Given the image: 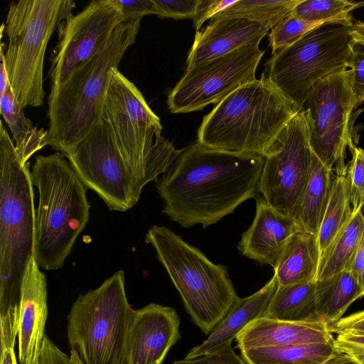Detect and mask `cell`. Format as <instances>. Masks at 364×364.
<instances>
[{
	"instance_id": "obj_1",
	"label": "cell",
	"mask_w": 364,
	"mask_h": 364,
	"mask_svg": "<svg viewBox=\"0 0 364 364\" xmlns=\"http://www.w3.org/2000/svg\"><path fill=\"white\" fill-rule=\"evenodd\" d=\"M264 156L217 150L197 140L156 181L163 213L184 228L213 225L257 196Z\"/></svg>"
},
{
	"instance_id": "obj_2",
	"label": "cell",
	"mask_w": 364,
	"mask_h": 364,
	"mask_svg": "<svg viewBox=\"0 0 364 364\" xmlns=\"http://www.w3.org/2000/svg\"><path fill=\"white\" fill-rule=\"evenodd\" d=\"M141 20L121 23L103 49L78 68L48 98V145L63 153L103 119L106 95L124 54L136 41Z\"/></svg>"
},
{
	"instance_id": "obj_3",
	"label": "cell",
	"mask_w": 364,
	"mask_h": 364,
	"mask_svg": "<svg viewBox=\"0 0 364 364\" xmlns=\"http://www.w3.org/2000/svg\"><path fill=\"white\" fill-rule=\"evenodd\" d=\"M300 109L263 73L206 114L197 141L217 150L264 156Z\"/></svg>"
},
{
	"instance_id": "obj_4",
	"label": "cell",
	"mask_w": 364,
	"mask_h": 364,
	"mask_svg": "<svg viewBox=\"0 0 364 364\" xmlns=\"http://www.w3.org/2000/svg\"><path fill=\"white\" fill-rule=\"evenodd\" d=\"M36 215L29 162L22 161L0 122V313L18 306L35 257Z\"/></svg>"
},
{
	"instance_id": "obj_5",
	"label": "cell",
	"mask_w": 364,
	"mask_h": 364,
	"mask_svg": "<svg viewBox=\"0 0 364 364\" xmlns=\"http://www.w3.org/2000/svg\"><path fill=\"white\" fill-rule=\"evenodd\" d=\"M64 154L37 156L31 178L38 191L35 259L46 270L61 268L89 220L86 187Z\"/></svg>"
},
{
	"instance_id": "obj_6",
	"label": "cell",
	"mask_w": 364,
	"mask_h": 364,
	"mask_svg": "<svg viewBox=\"0 0 364 364\" xmlns=\"http://www.w3.org/2000/svg\"><path fill=\"white\" fill-rule=\"evenodd\" d=\"M145 242L155 249L193 322L209 335L238 298L228 267L213 263L164 226L153 225Z\"/></svg>"
},
{
	"instance_id": "obj_7",
	"label": "cell",
	"mask_w": 364,
	"mask_h": 364,
	"mask_svg": "<svg viewBox=\"0 0 364 364\" xmlns=\"http://www.w3.org/2000/svg\"><path fill=\"white\" fill-rule=\"evenodd\" d=\"M72 0H19L9 6L4 31L5 60L9 84L20 105L43 104V63L48 41L70 17Z\"/></svg>"
},
{
	"instance_id": "obj_8",
	"label": "cell",
	"mask_w": 364,
	"mask_h": 364,
	"mask_svg": "<svg viewBox=\"0 0 364 364\" xmlns=\"http://www.w3.org/2000/svg\"><path fill=\"white\" fill-rule=\"evenodd\" d=\"M123 270L98 288L78 296L68 315L71 350L84 364H123L129 318L134 309L125 291Z\"/></svg>"
},
{
	"instance_id": "obj_9",
	"label": "cell",
	"mask_w": 364,
	"mask_h": 364,
	"mask_svg": "<svg viewBox=\"0 0 364 364\" xmlns=\"http://www.w3.org/2000/svg\"><path fill=\"white\" fill-rule=\"evenodd\" d=\"M352 19L327 21L267 61L264 74L300 110L313 86L347 68L355 41Z\"/></svg>"
},
{
	"instance_id": "obj_10",
	"label": "cell",
	"mask_w": 364,
	"mask_h": 364,
	"mask_svg": "<svg viewBox=\"0 0 364 364\" xmlns=\"http://www.w3.org/2000/svg\"><path fill=\"white\" fill-rule=\"evenodd\" d=\"M348 69L333 73L316 82L301 108L309 130V143L316 156L337 175H346V151L355 145L350 119L356 107Z\"/></svg>"
},
{
	"instance_id": "obj_11",
	"label": "cell",
	"mask_w": 364,
	"mask_h": 364,
	"mask_svg": "<svg viewBox=\"0 0 364 364\" xmlns=\"http://www.w3.org/2000/svg\"><path fill=\"white\" fill-rule=\"evenodd\" d=\"M312 150L304 111L282 129L264 155L258 191L277 211L296 219L308 182Z\"/></svg>"
},
{
	"instance_id": "obj_12",
	"label": "cell",
	"mask_w": 364,
	"mask_h": 364,
	"mask_svg": "<svg viewBox=\"0 0 364 364\" xmlns=\"http://www.w3.org/2000/svg\"><path fill=\"white\" fill-rule=\"evenodd\" d=\"M64 154L86 188L110 210L124 212L138 202L136 181L104 119Z\"/></svg>"
},
{
	"instance_id": "obj_13",
	"label": "cell",
	"mask_w": 364,
	"mask_h": 364,
	"mask_svg": "<svg viewBox=\"0 0 364 364\" xmlns=\"http://www.w3.org/2000/svg\"><path fill=\"white\" fill-rule=\"evenodd\" d=\"M103 119L136 181V190L141 195L146 161L162 126L140 90L119 70L114 72L106 95Z\"/></svg>"
},
{
	"instance_id": "obj_14",
	"label": "cell",
	"mask_w": 364,
	"mask_h": 364,
	"mask_svg": "<svg viewBox=\"0 0 364 364\" xmlns=\"http://www.w3.org/2000/svg\"><path fill=\"white\" fill-rule=\"evenodd\" d=\"M259 42L246 45L219 58L186 69L168 95L174 114L203 109L217 105L240 87L256 79L257 66L264 54Z\"/></svg>"
},
{
	"instance_id": "obj_15",
	"label": "cell",
	"mask_w": 364,
	"mask_h": 364,
	"mask_svg": "<svg viewBox=\"0 0 364 364\" xmlns=\"http://www.w3.org/2000/svg\"><path fill=\"white\" fill-rule=\"evenodd\" d=\"M123 21L114 0L92 1L82 11L63 21L50 56V88L64 84L78 68L99 53Z\"/></svg>"
},
{
	"instance_id": "obj_16",
	"label": "cell",
	"mask_w": 364,
	"mask_h": 364,
	"mask_svg": "<svg viewBox=\"0 0 364 364\" xmlns=\"http://www.w3.org/2000/svg\"><path fill=\"white\" fill-rule=\"evenodd\" d=\"M181 320L173 308L151 303L131 314L123 364H163L181 338Z\"/></svg>"
},
{
	"instance_id": "obj_17",
	"label": "cell",
	"mask_w": 364,
	"mask_h": 364,
	"mask_svg": "<svg viewBox=\"0 0 364 364\" xmlns=\"http://www.w3.org/2000/svg\"><path fill=\"white\" fill-rule=\"evenodd\" d=\"M47 282L35 257L30 261L20 291L18 358L19 364H36L46 337Z\"/></svg>"
},
{
	"instance_id": "obj_18",
	"label": "cell",
	"mask_w": 364,
	"mask_h": 364,
	"mask_svg": "<svg viewBox=\"0 0 364 364\" xmlns=\"http://www.w3.org/2000/svg\"><path fill=\"white\" fill-rule=\"evenodd\" d=\"M255 198V218L237 248L243 256L274 268L289 239L303 230L294 218L277 211L262 196Z\"/></svg>"
},
{
	"instance_id": "obj_19",
	"label": "cell",
	"mask_w": 364,
	"mask_h": 364,
	"mask_svg": "<svg viewBox=\"0 0 364 364\" xmlns=\"http://www.w3.org/2000/svg\"><path fill=\"white\" fill-rule=\"evenodd\" d=\"M269 28L242 18L210 19L203 30L196 33L186 60V68L219 58L246 45L259 42Z\"/></svg>"
},
{
	"instance_id": "obj_20",
	"label": "cell",
	"mask_w": 364,
	"mask_h": 364,
	"mask_svg": "<svg viewBox=\"0 0 364 364\" xmlns=\"http://www.w3.org/2000/svg\"><path fill=\"white\" fill-rule=\"evenodd\" d=\"M323 321H288L261 317L251 321L236 337L240 350L333 344L335 339Z\"/></svg>"
},
{
	"instance_id": "obj_21",
	"label": "cell",
	"mask_w": 364,
	"mask_h": 364,
	"mask_svg": "<svg viewBox=\"0 0 364 364\" xmlns=\"http://www.w3.org/2000/svg\"><path fill=\"white\" fill-rule=\"evenodd\" d=\"M277 287V279L274 275L255 294L245 298L238 297L208 338L191 348L186 358L199 356L232 344L247 324L263 316Z\"/></svg>"
},
{
	"instance_id": "obj_22",
	"label": "cell",
	"mask_w": 364,
	"mask_h": 364,
	"mask_svg": "<svg viewBox=\"0 0 364 364\" xmlns=\"http://www.w3.org/2000/svg\"><path fill=\"white\" fill-rule=\"evenodd\" d=\"M320 259L318 235L304 231L295 233L287 241L273 268L278 285L315 282Z\"/></svg>"
},
{
	"instance_id": "obj_23",
	"label": "cell",
	"mask_w": 364,
	"mask_h": 364,
	"mask_svg": "<svg viewBox=\"0 0 364 364\" xmlns=\"http://www.w3.org/2000/svg\"><path fill=\"white\" fill-rule=\"evenodd\" d=\"M315 284L316 313L328 326L341 319L349 306L364 296L362 287L349 270L317 279Z\"/></svg>"
},
{
	"instance_id": "obj_24",
	"label": "cell",
	"mask_w": 364,
	"mask_h": 364,
	"mask_svg": "<svg viewBox=\"0 0 364 364\" xmlns=\"http://www.w3.org/2000/svg\"><path fill=\"white\" fill-rule=\"evenodd\" d=\"M334 175V170L324 166L313 153L308 182L296 217L304 232L318 235L330 200Z\"/></svg>"
},
{
	"instance_id": "obj_25",
	"label": "cell",
	"mask_w": 364,
	"mask_h": 364,
	"mask_svg": "<svg viewBox=\"0 0 364 364\" xmlns=\"http://www.w3.org/2000/svg\"><path fill=\"white\" fill-rule=\"evenodd\" d=\"M262 317L288 321H321L316 313L315 282L278 285Z\"/></svg>"
},
{
	"instance_id": "obj_26",
	"label": "cell",
	"mask_w": 364,
	"mask_h": 364,
	"mask_svg": "<svg viewBox=\"0 0 364 364\" xmlns=\"http://www.w3.org/2000/svg\"><path fill=\"white\" fill-rule=\"evenodd\" d=\"M0 97L1 114L11 132L16 151L27 163L33 154L48 145V130L38 129L25 116L10 85Z\"/></svg>"
},
{
	"instance_id": "obj_27",
	"label": "cell",
	"mask_w": 364,
	"mask_h": 364,
	"mask_svg": "<svg viewBox=\"0 0 364 364\" xmlns=\"http://www.w3.org/2000/svg\"><path fill=\"white\" fill-rule=\"evenodd\" d=\"M247 364H322L335 350L333 344L259 347L240 350Z\"/></svg>"
},
{
	"instance_id": "obj_28",
	"label": "cell",
	"mask_w": 364,
	"mask_h": 364,
	"mask_svg": "<svg viewBox=\"0 0 364 364\" xmlns=\"http://www.w3.org/2000/svg\"><path fill=\"white\" fill-rule=\"evenodd\" d=\"M353 214L346 176L335 173L330 200L317 235L321 254L320 262Z\"/></svg>"
},
{
	"instance_id": "obj_29",
	"label": "cell",
	"mask_w": 364,
	"mask_h": 364,
	"mask_svg": "<svg viewBox=\"0 0 364 364\" xmlns=\"http://www.w3.org/2000/svg\"><path fill=\"white\" fill-rule=\"evenodd\" d=\"M363 226L360 209L353 214L321 261L317 279L350 269L355 258Z\"/></svg>"
},
{
	"instance_id": "obj_30",
	"label": "cell",
	"mask_w": 364,
	"mask_h": 364,
	"mask_svg": "<svg viewBox=\"0 0 364 364\" xmlns=\"http://www.w3.org/2000/svg\"><path fill=\"white\" fill-rule=\"evenodd\" d=\"M301 1L302 0H237L232 6L212 18H247L271 30L291 14Z\"/></svg>"
},
{
	"instance_id": "obj_31",
	"label": "cell",
	"mask_w": 364,
	"mask_h": 364,
	"mask_svg": "<svg viewBox=\"0 0 364 364\" xmlns=\"http://www.w3.org/2000/svg\"><path fill=\"white\" fill-rule=\"evenodd\" d=\"M364 6V1L347 0H302L292 11L294 15L314 21L352 19L350 11Z\"/></svg>"
},
{
	"instance_id": "obj_32",
	"label": "cell",
	"mask_w": 364,
	"mask_h": 364,
	"mask_svg": "<svg viewBox=\"0 0 364 364\" xmlns=\"http://www.w3.org/2000/svg\"><path fill=\"white\" fill-rule=\"evenodd\" d=\"M326 22L306 20L291 12L270 31L269 41L272 54L289 46L306 33Z\"/></svg>"
},
{
	"instance_id": "obj_33",
	"label": "cell",
	"mask_w": 364,
	"mask_h": 364,
	"mask_svg": "<svg viewBox=\"0 0 364 364\" xmlns=\"http://www.w3.org/2000/svg\"><path fill=\"white\" fill-rule=\"evenodd\" d=\"M352 157L347 164L346 180L353 212L364 203V149L355 145L350 149Z\"/></svg>"
},
{
	"instance_id": "obj_34",
	"label": "cell",
	"mask_w": 364,
	"mask_h": 364,
	"mask_svg": "<svg viewBox=\"0 0 364 364\" xmlns=\"http://www.w3.org/2000/svg\"><path fill=\"white\" fill-rule=\"evenodd\" d=\"M0 364H17L14 350L18 332V306L0 313Z\"/></svg>"
},
{
	"instance_id": "obj_35",
	"label": "cell",
	"mask_w": 364,
	"mask_h": 364,
	"mask_svg": "<svg viewBox=\"0 0 364 364\" xmlns=\"http://www.w3.org/2000/svg\"><path fill=\"white\" fill-rule=\"evenodd\" d=\"M347 69L349 84L358 106L364 102V43L355 40Z\"/></svg>"
},
{
	"instance_id": "obj_36",
	"label": "cell",
	"mask_w": 364,
	"mask_h": 364,
	"mask_svg": "<svg viewBox=\"0 0 364 364\" xmlns=\"http://www.w3.org/2000/svg\"><path fill=\"white\" fill-rule=\"evenodd\" d=\"M159 18H192L196 14L200 0H153Z\"/></svg>"
},
{
	"instance_id": "obj_37",
	"label": "cell",
	"mask_w": 364,
	"mask_h": 364,
	"mask_svg": "<svg viewBox=\"0 0 364 364\" xmlns=\"http://www.w3.org/2000/svg\"><path fill=\"white\" fill-rule=\"evenodd\" d=\"M173 364H247L244 358L236 354L228 344L220 349L193 358H184L173 361Z\"/></svg>"
},
{
	"instance_id": "obj_38",
	"label": "cell",
	"mask_w": 364,
	"mask_h": 364,
	"mask_svg": "<svg viewBox=\"0 0 364 364\" xmlns=\"http://www.w3.org/2000/svg\"><path fill=\"white\" fill-rule=\"evenodd\" d=\"M119 6L124 21L141 20L150 14H157L153 0H114Z\"/></svg>"
},
{
	"instance_id": "obj_39",
	"label": "cell",
	"mask_w": 364,
	"mask_h": 364,
	"mask_svg": "<svg viewBox=\"0 0 364 364\" xmlns=\"http://www.w3.org/2000/svg\"><path fill=\"white\" fill-rule=\"evenodd\" d=\"M237 0H200L196 17L193 19V26L197 31L208 19L226 9Z\"/></svg>"
},
{
	"instance_id": "obj_40",
	"label": "cell",
	"mask_w": 364,
	"mask_h": 364,
	"mask_svg": "<svg viewBox=\"0 0 364 364\" xmlns=\"http://www.w3.org/2000/svg\"><path fill=\"white\" fill-rule=\"evenodd\" d=\"M328 328L332 333L337 334L348 333L364 335V310L342 317Z\"/></svg>"
},
{
	"instance_id": "obj_41",
	"label": "cell",
	"mask_w": 364,
	"mask_h": 364,
	"mask_svg": "<svg viewBox=\"0 0 364 364\" xmlns=\"http://www.w3.org/2000/svg\"><path fill=\"white\" fill-rule=\"evenodd\" d=\"M360 209L363 217V226L358 247L350 271L353 273L364 292V203Z\"/></svg>"
},
{
	"instance_id": "obj_42",
	"label": "cell",
	"mask_w": 364,
	"mask_h": 364,
	"mask_svg": "<svg viewBox=\"0 0 364 364\" xmlns=\"http://www.w3.org/2000/svg\"><path fill=\"white\" fill-rule=\"evenodd\" d=\"M334 347L347 354L357 364H364V348L337 338L334 341Z\"/></svg>"
},
{
	"instance_id": "obj_43",
	"label": "cell",
	"mask_w": 364,
	"mask_h": 364,
	"mask_svg": "<svg viewBox=\"0 0 364 364\" xmlns=\"http://www.w3.org/2000/svg\"><path fill=\"white\" fill-rule=\"evenodd\" d=\"M58 349V347L46 336L41 354L36 364H56Z\"/></svg>"
},
{
	"instance_id": "obj_44",
	"label": "cell",
	"mask_w": 364,
	"mask_h": 364,
	"mask_svg": "<svg viewBox=\"0 0 364 364\" xmlns=\"http://www.w3.org/2000/svg\"><path fill=\"white\" fill-rule=\"evenodd\" d=\"M4 43H1L0 49V95L4 93L9 84L8 72L6 65L5 53L3 50Z\"/></svg>"
},
{
	"instance_id": "obj_45",
	"label": "cell",
	"mask_w": 364,
	"mask_h": 364,
	"mask_svg": "<svg viewBox=\"0 0 364 364\" xmlns=\"http://www.w3.org/2000/svg\"><path fill=\"white\" fill-rule=\"evenodd\" d=\"M322 364H357L345 353L336 349L332 355Z\"/></svg>"
},
{
	"instance_id": "obj_46",
	"label": "cell",
	"mask_w": 364,
	"mask_h": 364,
	"mask_svg": "<svg viewBox=\"0 0 364 364\" xmlns=\"http://www.w3.org/2000/svg\"><path fill=\"white\" fill-rule=\"evenodd\" d=\"M57 364H84L75 350H71L69 355L60 349L58 350Z\"/></svg>"
},
{
	"instance_id": "obj_47",
	"label": "cell",
	"mask_w": 364,
	"mask_h": 364,
	"mask_svg": "<svg viewBox=\"0 0 364 364\" xmlns=\"http://www.w3.org/2000/svg\"><path fill=\"white\" fill-rule=\"evenodd\" d=\"M337 339L364 348V335L354 333H338Z\"/></svg>"
},
{
	"instance_id": "obj_48",
	"label": "cell",
	"mask_w": 364,
	"mask_h": 364,
	"mask_svg": "<svg viewBox=\"0 0 364 364\" xmlns=\"http://www.w3.org/2000/svg\"><path fill=\"white\" fill-rule=\"evenodd\" d=\"M353 36L355 40L364 43V21L353 23Z\"/></svg>"
}]
</instances>
